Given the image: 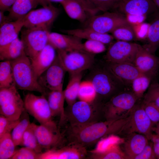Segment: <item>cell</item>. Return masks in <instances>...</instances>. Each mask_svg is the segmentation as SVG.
I'll use <instances>...</instances> for the list:
<instances>
[{
  "label": "cell",
  "instance_id": "3",
  "mask_svg": "<svg viewBox=\"0 0 159 159\" xmlns=\"http://www.w3.org/2000/svg\"><path fill=\"white\" fill-rule=\"evenodd\" d=\"M95 63L89 69L91 70L87 80L91 81L95 87L96 99L109 97L125 87L108 70L103 62Z\"/></svg>",
  "mask_w": 159,
  "mask_h": 159
},
{
  "label": "cell",
  "instance_id": "33",
  "mask_svg": "<svg viewBox=\"0 0 159 159\" xmlns=\"http://www.w3.org/2000/svg\"><path fill=\"white\" fill-rule=\"evenodd\" d=\"M30 123L29 114L25 110L19 117L18 122L11 133L16 146L19 145L23 135Z\"/></svg>",
  "mask_w": 159,
  "mask_h": 159
},
{
  "label": "cell",
  "instance_id": "52",
  "mask_svg": "<svg viewBox=\"0 0 159 159\" xmlns=\"http://www.w3.org/2000/svg\"><path fill=\"white\" fill-rule=\"evenodd\" d=\"M157 8L159 9V0H153Z\"/></svg>",
  "mask_w": 159,
  "mask_h": 159
},
{
  "label": "cell",
  "instance_id": "34",
  "mask_svg": "<svg viewBox=\"0 0 159 159\" xmlns=\"http://www.w3.org/2000/svg\"><path fill=\"white\" fill-rule=\"evenodd\" d=\"M16 146L11 133L5 134L0 137V159H11L16 151Z\"/></svg>",
  "mask_w": 159,
  "mask_h": 159
},
{
  "label": "cell",
  "instance_id": "26",
  "mask_svg": "<svg viewBox=\"0 0 159 159\" xmlns=\"http://www.w3.org/2000/svg\"><path fill=\"white\" fill-rule=\"evenodd\" d=\"M39 5L40 0H16L9 10L8 16L11 21L16 20L24 17Z\"/></svg>",
  "mask_w": 159,
  "mask_h": 159
},
{
  "label": "cell",
  "instance_id": "27",
  "mask_svg": "<svg viewBox=\"0 0 159 159\" xmlns=\"http://www.w3.org/2000/svg\"><path fill=\"white\" fill-rule=\"evenodd\" d=\"M24 53L23 43L18 37L9 43L0 47V59L1 61L15 60Z\"/></svg>",
  "mask_w": 159,
  "mask_h": 159
},
{
  "label": "cell",
  "instance_id": "42",
  "mask_svg": "<svg viewBox=\"0 0 159 159\" xmlns=\"http://www.w3.org/2000/svg\"><path fill=\"white\" fill-rule=\"evenodd\" d=\"M41 154L29 148L23 147L16 150L11 159H40Z\"/></svg>",
  "mask_w": 159,
  "mask_h": 159
},
{
  "label": "cell",
  "instance_id": "18",
  "mask_svg": "<svg viewBox=\"0 0 159 159\" xmlns=\"http://www.w3.org/2000/svg\"><path fill=\"white\" fill-rule=\"evenodd\" d=\"M86 148L75 144H69L47 150L42 153L40 159H82L86 158Z\"/></svg>",
  "mask_w": 159,
  "mask_h": 159
},
{
  "label": "cell",
  "instance_id": "2",
  "mask_svg": "<svg viewBox=\"0 0 159 159\" xmlns=\"http://www.w3.org/2000/svg\"><path fill=\"white\" fill-rule=\"evenodd\" d=\"M10 62L15 86L18 90L37 92L46 97L49 91L39 84L30 60L25 53Z\"/></svg>",
  "mask_w": 159,
  "mask_h": 159
},
{
  "label": "cell",
  "instance_id": "35",
  "mask_svg": "<svg viewBox=\"0 0 159 159\" xmlns=\"http://www.w3.org/2000/svg\"><path fill=\"white\" fill-rule=\"evenodd\" d=\"M97 93L92 82L87 80L81 81L78 95L80 100L92 103L95 101Z\"/></svg>",
  "mask_w": 159,
  "mask_h": 159
},
{
  "label": "cell",
  "instance_id": "31",
  "mask_svg": "<svg viewBox=\"0 0 159 159\" xmlns=\"http://www.w3.org/2000/svg\"><path fill=\"white\" fill-rule=\"evenodd\" d=\"M147 37L148 44L143 47L153 54L159 44V14L150 25Z\"/></svg>",
  "mask_w": 159,
  "mask_h": 159
},
{
  "label": "cell",
  "instance_id": "22",
  "mask_svg": "<svg viewBox=\"0 0 159 159\" xmlns=\"http://www.w3.org/2000/svg\"><path fill=\"white\" fill-rule=\"evenodd\" d=\"M148 140L143 134L132 133L125 136L120 147L128 159H132L142 151L148 143Z\"/></svg>",
  "mask_w": 159,
  "mask_h": 159
},
{
  "label": "cell",
  "instance_id": "29",
  "mask_svg": "<svg viewBox=\"0 0 159 159\" xmlns=\"http://www.w3.org/2000/svg\"><path fill=\"white\" fill-rule=\"evenodd\" d=\"M82 73L69 74V81L66 88L64 90L65 100L68 106L75 102L78 97L79 86L82 77Z\"/></svg>",
  "mask_w": 159,
  "mask_h": 159
},
{
  "label": "cell",
  "instance_id": "48",
  "mask_svg": "<svg viewBox=\"0 0 159 159\" xmlns=\"http://www.w3.org/2000/svg\"><path fill=\"white\" fill-rule=\"evenodd\" d=\"M127 15V18L130 23H141L144 21L145 18V15Z\"/></svg>",
  "mask_w": 159,
  "mask_h": 159
},
{
  "label": "cell",
  "instance_id": "23",
  "mask_svg": "<svg viewBox=\"0 0 159 159\" xmlns=\"http://www.w3.org/2000/svg\"><path fill=\"white\" fill-rule=\"evenodd\" d=\"M46 96L52 116H59V126L62 125L66 121L64 90L49 91Z\"/></svg>",
  "mask_w": 159,
  "mask_h": 159
},
{
  "label": "cell",
  "instance_id": "16",
  "mask_svg": "<svg viewBox=\"0 0 159 159\" xmlns=\"http://www.w3.org/2000/svg\"><path fill=\"white\" fill-rule=\"evenodd\" d=\"M35 132L39 143L46 151L58 148L65 140L58 128L36 125Z\"/></svg>",
  "mask_w": 159,
  "mask_h": 159
},
{
  "label": "cell",
  "instance_id": "36",
  "mask_svg": "<svg viewBox=\"0 0 159 159\" xmlns=\"http://www.w3.org/2000/svg\"><path fill=\"white\" fill-rule=\"evenodd\" d=\"M13 86L15 85L10 62L9 61H1L0 62V88Z\"/></svg>",
  "mask_w": 159,
  "mask_h": 159
},
{
  "label": "cell",
  "instance_id": "13",
  "mask_svg": "<svg viewBox=\"0 0 159 159\" xmlns=\"http://www.w3.org/2000/svg\"><path fill=\"white\" fill-rule=\"evenodd\" d=\"M138 44L119 40L110 45L104 57V61L134 64Z\"/></svg>",
  "mask_w": 159,
  "mask_h": 159
},
{
  "label": "cell",
  "instance_id": "45",
  "mask_svg": "<svg viewBox=\"0 0 159 159\" xmlns=\"http://www.w3.org/2000/svg\"><path fill=\"white\" fill-rule=\"evenodd\" d=\"M156 157L154 152L153 143L148 142L142 151L132 159H155Z\"/></svg>",
  "mask_w": 159,
  "mask_h": 159
},
{
  "label": "cell",
  "instance_id": "15",
  "mask_svg": "<svg viewBox=\"0 0 159 159\" xmlns=\"http://www.w3.org/2000/svg\"><path fill=\"white\" fill-rule=\"evenodd\" d=\"M134 64L142 74L152 79L159 68V58L138 44Z\"/></svg>",
  "mask_w": 159,
  "mask_h": 159
},
{
  "label": "cell",
  "instance_id": "12",
  "mask_svg": "<svg viewBox=\"0 0 159 159\" xmlns=\"http://www.w3.org/2000/svg\"><path fill=\"white\" fill-rule=\"evenodd\" d=\"M59 14L58 9L50 3L27 14L24 17V27H43L49 29Z\"/></svg>",
  "mask_w": 159,
  "mask_h": 159
},
{
  "label": "cell",
  "instance_id": "28",
  "mask_svg": "<svg viewBox=\"0 0 159 159\" xmlns=\"http://www.w3.org/2000/svg\"><path fill=\"white\" fill-rule=\"evenodd\" d=\"M71 18L84 23L87 20L88 14L82 6L75 0H64L60 3Z\"/></svg>",
  "mask_w": 159,
  "mask_h": 159
},
{
  "label": "cell",
  "instance_id": "17",
  "mask_svg": "<svg viewBox=\"0 0 159 159\" xmlns=\"http://www.w3.org/2000/svg\"><path fill=\"white\" fill-rule=\"evenodd\" d=\"M103 62L108 70L125 87L131 85L135 79L143 74L133 64Z\"/></svg>",
  "mask_w": 159,
  "mask_h": 159
},
{
  "label": "cell",
  "instance_id": "38",
  "mask_svg": "<svg viewBox=\"0 0 159 159\" xmlns=\"http://www.w3.org/2000/svg\"><path fill=\"white\" fill-rule=\"evenodd\" d=\"M111 33L114 38L120 41H131L134 40L135 37L134 30L130 24L120 26Z\"/></svg>",
  "mask_w": 159,
  "mask_h": 159
},
{
  "label": "cell",
  "instance_id": "9",
  "mask_svg": "<svg viewBox=\"0 0 159 159\" xmlns=\"http://www.w3.org/2000/svg\"><path fill=\"white\" fill-rule=\"evenodd\" d=\"M15 86L0 88V114L12 120H18L25 110L24 100Z\"/></svg>",
  "mask_w": 159,
  "mask_h": 159
},
{
  "label": "cell",
  "instance_id": "32",
  "mask_svg": "<svg viewBox=\"0 0 159 159\" xmlns=\"http://www.w3.org/2000/svg\"><path fill=\"white\" fill-rule=\"evenodd\" d=\"M35 124L31 123L25 131L19 145L32 149L39 153H43V148L39 143L35 132Z\"/></svg>",
  "mask_w": 159,
  "mask_h": 159
},
{
  "label": "cell",
  "instance_id": "14",
  "mask_svg": "<svg viewBox=\"0 0 159 159\" xmlns=\"http://www.w3.org/2000/svg\"><path fill=\"white\" fill-rule=\"evenodd\" d=\"M66 72L57 55L52 64L38 77V82L48 91L63 90Z\"/></svg>",
  "mask_w": 159,
  "mask_h": 159
},
{
  "label": "cell",
  "instance_id": "21",
  "mask_svg": "<svg viewBox=\"0 0 159 159\" xmlns=\"http://www.w3.org/2000/svg\"><path fill=\"white\" fill-rule=\"evenodd\" d=\"M49 42L56 49L67 52L74 51H84L82 39L76 36L54 32L49 33Z\"/></svg>",
  "mask_w": 159,
  "mask_h": 159
},
{
  "label": "cell",
  "instance_id": "50",
  "mask_svg": "<svg viewBox=\"0 0 159 159\" xmlns=\"http://www.w3.org/2000/svg\"><path fill=\"white\" fill-rule=\"evenodd\" d=\"M64 0H40V5L43 7L46 6L51 2H59L60 3Z\"/></svg>",
  "mask_w": 159,
  "mask_h": 159
},
{
  "label": "cell",
  "instance_id": "20",
  "mask_svg": "<svg viewBox=\"0 0 159 159\" xmlns=\"http://www.w3.org/2000/svg\"><path fill=\"white\" fill-rule=\"evenodd\" d=\"M57 56L56 49L49 42L34 58L30 59L33 69L38 78L52 64Z\"/></svg>",
  "mask_w": 159,
  "mask_h": 159
},
{
  "label": "cell",
  "instance_id": "8",
  "mask_svg": "<svg viewBox=\"0 0 159 159\" xmlns=\"http://www.w3.org/2000/svg\"><path fill=\"white\" fill-rule=\"evenodd\" d=\"M56 50L62 64L69 74L82 72L90 68L95 62V55L84 51L67 52L61 49Z\"/></svg>",
  "mask_w": 159,
  "mask_h": 159
},
{
  "label": "cell",
  "instance_id": "47",
  "mask_svg": "<svg viewBox=\"0 0 159 159\" xmlns=\"http://www.w3.org/2000/svg\"><path fill=\"white\" fill-rule=\"evenodd\" d=\"M16 0H0V11L4 12L9 11Z\"/></svg>",
  "mask_w": 159,
  "mask_h": 159
},
{
  "label": "cell",
  "instance_id": "7",
  "mask_svg": "<svg viewBox=\"0 0 159 159\" xmlns=\"http://www.w3.org/2000/svg\"><path fill=\"white\" fill-rule=\"evenodd\" d=\"M21 31L24 52L30 59L34 58L49 42V29L43 27L26 28Z\"/></svg>",
  "mask_w": 159,
  "mask_h": 159
},
{
  "label": "cell",
  "instance_id": "49",
  "mask_svg": "<svg viewBox=\"0 0 159 159\" xmlns=\"http://www.w3.org/2000/svg\"><path fill=\"white\" fill-rule=\"evenodd\" d=\"M12 21H11L8 16H5L4 12L0 11V26L6 23Z\"/></svg>",
  "mask_w": 159,
  "mask_h": 159
},
{
  "label": "cell",
  "instance_id": "40",
  "mask_svg": "<svg viewBox=\"0 0 159 159\" xmlns=\"http://www.w3.org/2000/svg\"><path fill=\"white\" fill-rule=\"evenodd\" d=\"M148 89L143 102L151 103L159 107V83L157 82H152Z\"/></svg>",
  "mask_w": 159,
  "mask_h": 159
},
{
  "label": "cell",
  "instance_id": "43",
  "mask_svg": "<svg viewBox=\"0 0 159 159\" xmlns=\"http://www.w3.org/2000/svg\"><path fill=\"white\" fill-rule=\"evenodd\" d=\"M141 105L153 125H156L159 122V107L151 103L143 102Z\"/></svg>",
  "mask_w": 159,
  "mask_h": 159
},
{
  "label": "cell",
  "instance_id": "39",
  "mask_svg": "<svg viewBox=\"0 0 159 159\" xmlns=\"http://www.w3.org/2000/svg\"><path fill=\"white\" fill-rule=\"evenodd\" d=\"M99 11L105 12L116 9L121 0H86Z\"/></svg>",
  "mask_w": 159,
  "mask_h": 159
},
{
  "label": "cell",
  "instance_id": "4",
  "mask_svg": "<svg viewBox=\"0 0 159 159\" xmlns=\"http://www.w3.org/2000/svg\"><path fill=\"white\" fill-rule=\"evenodd\" d=\"M138 99L132 92H120L103 105L106 120L120 119L127 117Z\"/></svg>",
  "mask_w": 159,
  "mask_h": 159
},
{
  "label": "cell",
  "instance_id": "30",
  "mask_svg": "<svg viewBox=\"0 0 159 159\" xmlns=\"http://www.w3.org/2000/svg\"><path fill=\"white\" fill-rule=\"evenodd\" d=\"M118 143L110 144L101 152L90 153V158L93 159H128Z\"/></svg>",
  "mask_w": 159,
  "mask_h": 159
},
{
  "label": "cell",
  "instance_id": "11",
  "mask_svg": "<svg viewBox=\"0 0 159 159\" xmlns=\"http://www.w3.org/2000/svg\"><path fill=\"white\" fill-rule=\"evenodd\" d=\"M86 22V27L102 33L112 32L116 28L130 24L127 18L117 12L107 11L100 15L90 16Z\"/></svg>",
  "mask_w": 159,
  "mask_h": 159
},
{
  "label": "cell",
  "instance_id": "44",
  "mask_svg": "<svg viewBox=\"0 0 159 159\" xmlns=\"http://www.w3.org/2000/svg\"><path fill=\"white\" fill-rule=\"evenodd\" d=\"M17 120L11 119L4 115H0V137L7 133H11L19 122Z\"/></svg>",
  "mask_w": 159,
  "mask_h": 159
},
{
  "label": "cell",
  "instance_id": "6",
  "mask_svg": "<svg viewBox=\"0 0 159 159\" xmlns=\"http://www.w3.org/2000/svg\"><path fill=\"white\" fill-rule=\"evenodd\" d=\"M153 124L146 113L142 105H135L131 110L128 119L118 135L125 137L132 133L143 134L149 140L153 135Z\"/></svg>",
  "mask_w": 159,
  "mask_h": 159
},
{
  "label": "cell",
  "instance_id": "37",
  "mask_svg": "<svg viewBox=\"0 0 159 159\" xmlns=\"http://www.w3.org/2000/svg\"><path fill=\"white\" fill-rule=\"evenodd\" d=\"M152 79L143 74L133 81L131 84L132 92L138 99L143 96L145 92L148 89Z\"/></svg>",
  "mask_w": 159,
  "mask_h": 159
},
{
  "label": "cell",
  "instance_id": "46",
  "mask_svg": "<svg viewBox=\"0 0 159 159\" xmlns=\"http://www.w3.org/2000/svg\"><path fill=\"white\" fill-rule=\"evenodd\" d=\"M149 26L148 24L143 23L138 28L136 34L138 38L143 39L147 37Z\"/></svg>",
  "mask_w": 159,
  "mask_h": 159
},
{
  "label": "cell",
  "instance_id": "1",
  "mask_svg": "<svg viewBox=\"0 0 159 159\" xmlns=\"http://www.w3.org/2000/svg\"><path fill=\"white\" fill-rule=\"evenodd\" d=\"M128 116L118 119L94 121L78 126H69L64 133L68 144L86 148L101 139L117 134L128 119Z\"/></svg>",
  "mask_w": 159,
  "mask_h": 159
},
{
  "label": "cell",
  "instance_id": "19",
  "mask_svg": "<svg viewBox=\"0 0 159 159\" xmlns=\"http://www.w3.org/2000/svg\"><path fill=\"white\" fill-rule=\"evenodd\" d=\"M157 8L153 0H121L116 9L127 15H146Z\"/></svg>",
  "mask_w": 159,
  "mask_h": 159
},
{
  "label": "cell",
  "instance_id": "51",
  "mask_svg": "<svg viewBox=\"0 0 159 159\" xmlns=\"http://www.w3.org/2000/svg\"><path fill=\"white\" fill-rule=\"evenodd\" d=\"M156 127L153 129V130H155L156 135H159V122L156 125Z\"/></svg>",
  "mask_w": 159,
  "mask_h": 159
},
{
  "label": "cell",
  "instance_id": "41",
  "mask_svg": "<svg viewBox=\"0 0 159 159\" xmlns=\"http://www.w3.org/2000/svg\"><path fill=\"white\" fill-rule=\"evenodd\" d=\"M84 50L88 53L95 54L101 53L106 49L105 44L95 40H87L83 43Z\"/></svg>",
  "mask_w": 159,
  "mask_h": 159
},
{
  "label": "cell",
  "instance_id": "24",
  "mask_svg": "<svg viewBox=\"0 0 159 159\" xmlns=\"http://www.w3.org/2000/svg\"><path fill=\"white\" fill-rule=\"evenodd\" d=\"M24 17L2 25L0 28V47L5 45L18 37L24 26Z\"/></svg>",
  "mask_w": 159,
  "mask_h": 159
},
{
  "label": "cell",
  "instance_id": "5",
  "mask_svg": "<svg viewBox=\"0 0 159 159\" xmlns=\"http://www.w3.org/2000/svg\"><path fill=\"white\" fill-rule=\"evenodd\" d=\"M26 111L34 118L41 125L58 128L52 119L48 102L46 97L43 95H36L28 93L24 100Z\"/></svg>",
  "mask_w": 159,
  "mask_h": 159
},
{
  "label": "cell",
  "instance_id": "25",
  "mask_svg": "<svg viewBox=\"0 0 159 159\" xmlns=\"http://www.w3.org/2000/svg\"><path fill=\"white\" fill-rule=\"evenodd\" d=\"M62 32L67 34L72 35L82 39L92 40L100 42L104 44L110 43L114 37L112 35L107 33H102L92 29L85 27L79 28L63 30Z\"/></svg>",
  "mask_w": 159,
  "mask_h": 159
},
{
  "label": "cell",
  "instance_id": "10",
  "mask_svg": "<svg viewBox=\"0 0 159 159\" xmlns=\"http://www.w3.org/2000/svg\"><path fill=\"white\" fill-rule=\"evenodd\" d=\"M98 104L89 103L80 100L68 106L65 110L66 121L70 126H78L86 124L96 120V109Z\"/></svg>",
  "mask_w": 159,
  "mask_h": 159
}]
</instances>
